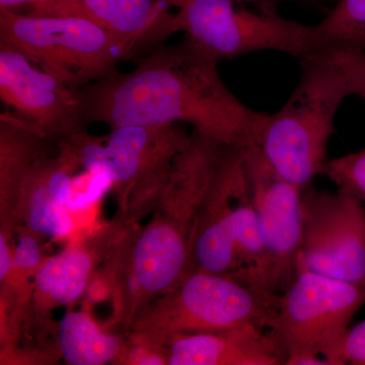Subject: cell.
<instances>
[{
	"mask_svg": "<svg viewBox=\"0 0 365 365\" xmlns=\"http://www.w3.org/2000/svg\"><path fill=\"white\" fill-rule=\"evenodd\" d=\"M218 62L182 41L160 47L135 68L78 90L83 123L115 129L187 123L230 148L256 144L266 114L242 104L222 81Z\"/></svg>",
	"mask_w": 365,
	"mask_h": 365,
	"instance_id": "1",
	"label": "cell"
},
{
	"mask_svg": "<svg viewBox=\"0 0 365 365\" xmlns=\"http://www.w3.org/2000/svg\"><path fill=\"white\" fill-rule=\"evenodd\" d=\"M232 148L200 132L190 133L173 162L157 213L133 240H123L125 292L137 311L173 289L191 269L197 223Z\"/></svg>",
	"mask_w": 365,
	"mask_h": 365,
	"instance_id": "2",
	"label": "cell"
},
{
	"mask_svg": "<svg viewBox=\"0 0 365 365\" xmlns=\"http://www.w3.org/2000/svg\"><path fill=\"white\" fill-rule=\"evenodd\" d=\"M299 83L285 105L266 114L255 145L278 174L300 191L312 187L327 163L336 115L350 93L325 53L299 60Z\"/></svg>",
	"mask_w": 365,
	"mask_h": 365,
	"instance_id": "3",
	"label": "cell"
},
{
	"mask_svg": "<svg viewBox=\"0 0 365 365\" xmlns=\"http://www.w3.org/2000/svg\"><path fill=\"white\" fill-rule=\"evenodd\" d=\"M279 294H271L230 274L189 271L179 283L148 302L133 319L131 342L165 355L175 336L211 333L254 323L268 330Z\"/></svg>",
	"mask_w": 365,
	"mask_h": 365,
	"instance_id": "4",
	"label": "cell"
},
{
	"mask_svg": "<svg viewBox=\"0 0 365 365\" xmlns=\"http://www.w3.org/2000/svg\"><path fill=\"white\" fill-rule=\"evenodd\" d=\"M143 44L85 19L0 9V45L25 55L76 91L118 73L117 66Z\"/></svg>",
	"mask_w": 365,
	"mask_h": 365,
	"instance_id": "5",
	"label": "cell"
},
{
	"mask_svg": "<svg viewBox=\"0 0 365 365\" xmlns=\"http://www.w3.org/2000/svg\"><path fill=\"white\" fill-rule=\"evenodd\" d=\"M314 26L280 16L269 0H187L173 14L172 32L220 62L259 51L302 60L314 53Z\"/></svg>",
	"mask_w": 365,
	"mask_h": 365,
	"instance_id": "6",
	"label": "cell"
},
{
	"mask_svg": "<svg viewBox=\"0 0 365 365\" xmlns=\"http://www.w3.org/2000/svg\"><path fill=\"white\" fill-rule=\"evenodd\" d=\"M365 304V285L299 269L279 294L268 332L285 365H332L326 354Z\"/></svg>",
	"mask_w": 365,
	"mask_h": 365,
	"instance_id": "7",
	"label": "cell"
},
{
	"mask_svg": "<svg viewBox=\"0 0 365 365\" xmlns=\"http://www.w3.org/2000/svg\"><path fill=\"white\" fill-rule=\"evenodd\" d=\"M265 254L242 167L241 148L228 153L197 223L191 269L245 280Z\"/></svg>",
	"mask_w": 365,
	"mask_h": 365,
	"instance_id": "8",
	"label": "cell"
},
{
	"mask_svg": "<svg viewBox=\"0 0 365 365\" xmlns=\"http://www.w3.org/2000/svg\"><path fill=\"white\" fill-rule=\"evenodd\" d=\"M241 153L265 247L260 266L244 282L279 294L297 273L302 242V192L278 174L255 144L241 148Z\"/></svg>",
	"mask_w": 365,
	"mask_h": 365,
	"instance_id": "9",
	"label": "cell"
},
{
	"mask_svg": "<svg viewBox=\"0 0 365 365\" xmlns=\"http://www.w3.org/2000/svg\"><path fill=\"white\" fill-rule=\"evenodd\" d=\"M344 190L302 191V242L297 270L365 285V208Z\"/></svg>",
	"mask_w": 365,
	"mask_h": 365,
	"instance_id": "10",
	"label": "cell"
},
{
	"mask_svg": "<svg viewBox=\"0 0 365 365\" xmlns=\"http://www.w3.org/2000/svg\"><path fill=\"white\" fill-rule=\"evenodd\" d=\"M0 98L47 140L60 143L85 129L78 91L4 45H0Z\"/></svg>",
	"mask_w": 365,
	"mask_h": 365,
	"instance_id": "11",
	"label": "cell"
},
{
	"mask_svg": "<svg viewBox=\"0 0 365 365\" xmlns=\"http://www.w3.org/2000/svg\"><path fill=\"white\" fill-rule=\"evenodd\" d=\"M189 137L179 124H157L118 127L103 138V165L111 173L123 210L132 189L169 177Z\"/></svg>",
	"mask_w": 365,
	"mask_h": 365,
	"instance_id": "12",
	"label": "cell"
},
{
	"mask_svg": "<svg viewBox=\"0 0 365 365\" xmlns=\"http://www.w3.org/2000/svg\"><path fill=\"white\" fill-rule=\"evenodd\" d=\"M81 167L78 150L67 138L60 141L56 155H45L36 160L19 192L13 227L21 220L31 232L53 239L68 234L72 222L67 205L74 172Z\"/></svg>",
	"mask_w": 365,
	"mask_h": 365,
	"instance_id": "13",
	"label": "cell"
},
{
	"mask_svg": "<svg viewBox=\"0 0 365 365\" xmlns=\"http://www.w3.org/2000/svg\"><path fill=\"white\" fill-rule=\"evenodd\" d=\"M266 329L249 323L220 332L175 336L165 347L170 365H285Z\"/></svg>",
	"mask_w": 365,
	"mask_h": 365,
	"instance_id": "14",
	"label": "cell"
},
{
	"mask_svg": "<svg viewBox=\"0 0 365 365\" xmlns=\"http://www.w3.org/2000/svg\"><path fill=\"white\" fill-rule=\"evenodd\" d=\"M163 0H41L33 16H76L120 37L144 43L172 35L173 14Z\"/></svg>",
	"mask_w": 365,
	"mask_h": 365,
	"instance_id": "15",
	"label": "cell"
},
{
	"mask_svg": "<svg viewBox=\"0 0 365 365\" xmlns=\"http://www.w3.org/2000/svg\"><path fill=\"white\" fill-rule=\"evenodd\" d=\"M113 227L85 244L68 247L41 264L36 270L34 295L39 313L71 304L83 294L95 267L98 247L111 234Z\"/></svg>",
	"mask_w": 365,
	"mask_h": 365,
	"instance_id": "16",
	"label": "cell"
},
{
	"mask_svg": "<svg viewBox=\"0 0 365 365\" xmlns=\"http://www.w3.org/2000/svg\"><path fill=\"white\" fill-rule=\"evenodd\" d=\"M48 141L13 112L0 115V198L6 225L13 222L14 206L26 174L36 160L47 155Z\"/></svg>",
	"mask_w": 365,
	"mask_h": 365,
	"instance_id": "17",
	"label": "cell"
},
{
	"mask_svg": "<svg viewBox=\"0 0 365 365\" xmlns=\"http://www.w3.org/2000/svg\"><path fill=\"white\" fill-rule=\"evenodd\" d=\"M58 345L64 359L72 365H101L116 360L121 341L103 332L88 314L71 312L60 321Z\"/></svg>",
	"mask_w": 365,
	"mask_h": 365,
	"instance_id": "18",
	"label": "cell"
},
{
	"mask_svg": "<svg viewBox=\"0 0 365 365\" xmlns=\"http://www.w3.org/2000/svg\"><path fill=\"white\" fill-rule=\"evenodd\" d=\"M314 26V52L342 48L365 51V0H339Z\"/></svg>",
	"mask_w": 365,
	"mask_h": 365,
	"instance_id": "19",
	"label": "cell"
},
{
	"mask_svg": "<svg viewBox=\"0 0 365 365\" xmlns=\"http://www.w3.org/2000/svg\"><path fill=\"white\" fill-rule=\"evenodd\" d=\"M321 175L365 202V148L327 160Z\"/></svg>",
	"mask_w": 365,
	"mask_h": 365,
	"instance_id": "20",
	"label": "cell"
},
{
	"mask_svg": "<svg viewBox=\"0 0 365 365\" xmlns=\"http://www.w3.org/2000/svg\"><path fill=\"white\" fill-rule=\"evenodd\" d=\"M319 52L325 53L339 67L350 96H359L365 98L364 50L342 48Z\"/></svg>",
	"mask_w": 365,
	"mask_h": 365,
	"instance_id": "21",
	"label": "cell"
},
{
	"mask_svg": "<svg viewBox=\"0 0 365 365\" xmlns=\"http://www.w3.org/2000/svg\"><path fill=\"white\" fill-rule=\"evenodd\" d=\"M325 359L332 365H365V319L348 329Z\"/></svg>",
	"mask_w": 365,
	"mask_h": 365,
	"instance_id": "22",
	"label": "cell"
},
{
	"mask_svg": "<svg viewBox=\"0 0 365 365\" xmlns=\"http://www.w3.org/2000/svg\"><path fill=\"white\" fill-rule=\"evenodd\" d=\"M40 248L35 235L23 234L19 239L18 246L14 255V271L30 272L37 270L40 263Z\"/></svg>",
	"mask_w": 365,
	"mask_h": 365,
	"instance_id": "23",
	"label": "cell"
},
{
	"mask_svg": "<svg viewBox=\"0 0 365 365\" xmlns=\"http://www.w3.org/2000/svg\"><path fill=\"white\" fill-rule=\"evenodd\" d=\"M14 269V256L7 245L6 234H0V280L4 282Z\"/></svg>",
	"mask_w": 365,
	"mask_h": 365,
	"instance_id": "24",
	"label": "cell"
},
{
	"mask_svg": "<svg viewBox=\"0 0 365 365\" xmlns=\"http://www.w3.org/2000/svg\"><path fill=\"white\" fill-rule=\"evenodd\" d=\"M41 0H0V9H13L20 6H33Z\"/></svg>",
	"mask_w": 365,
	"mask_h": 365,
	"instance_id": "25",
	"label": "cell"
},
{
	"mask_svg": "<svg viewBox=\"0 0 365 365\" xmlns=\"http://www.w3.org/2000/svg\"><path fill=\"white\" fill-rule=\"evenodd\" d=\"M163 1L165 2L168 6L177 7V9H179L180 7L184 6L187 0H163Z\"/></svg>",
	"mask_w": 365,
	"mask_h": 365,
	"instance_id": "26",
	"label": "cell"
},
{
	"mask_svg": "<svg viewBox=\"0 0 365 365\" xmlns=\"http://www.w3.org/2000/svg\"><path fill=\"white\" fill-rule=\"evenodd\" d=\"M269 1L274 2V4H278L279 2L283 1V0H269Z\"/></svg>",
	"mask_w": 365,
	"mask_h": 365,
	"instance_id": "27",
	"label": "cell"
}]
</instances>
